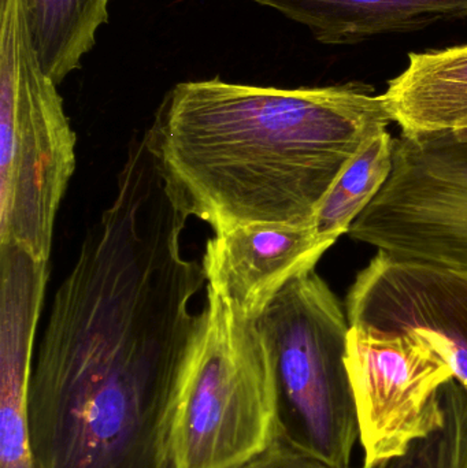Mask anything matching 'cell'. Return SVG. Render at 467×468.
Here are the masks:
<instances>
[{
    "instance_id": "cell-13",
    "label": "cell",
    "mask_w": 467,
    "mask_h": 468,
    "mask_svg": "<svg viewBox=\"0 0 467 468\" xmlns=\"http://www.w3.org/2000/svg\"><path fill=\"white\" fill-rule=\"evenodd\" d=\"M38 59L60 84L81 65L96 43V32L109 22L110 0H27Z\"/></svg>"
},
{
    "instance_id": "cell-12",
    "label": "cell",
    "mask_w": 467,
    "mask_h": 468,
    "mask_svg": "<svg viewBox=\"0 0 467 468\" xmlns=\"http://www.w3.org/2000/svg\"><path fill=\"white\" fill-rule=\"evenodd\" d=\"M403 134L441 133L467 120V44L411 52L408 68L383 93Z\"/></svg>"
},
{
    "instance_id": "cell-7",
    "label": "cell",
    "mask_w": 467,
    "mask_h": 468,
    "mask_svg": "<svg viewBox=\"0 0 467 468\" xmlns=\"http://www.w3.org/2000/svg\"><path fill=\"white\" fill-rule=\"evenodd\" d=\"M345 366L364 464L405 455L443 425L441 390L454 371L421 338L351 326Z\"/></svg>"
},
{
    "instance_id": "cell-1",
    "label": "cell",
    "mask_w": 467,
    "mask_h": 468,
    "mask_svg": "<svg viewBox=\"0 0 467 468\" xmlns=\"http://www.w3.org/2000/svg\"><path fill=\"white\" fill-rule=\"evenodd\" d=\"M186 219L164 197L122 191L85 234L33 366L37 468H172L170 417L206 282L181 250Z\"/></svg>"
},
{
    "instance_id": "cell-2",
    "label": "cell",
    "mask_w": 467,
    "mask_h": 468,
    "mask_svg": "<svg viewBox=\"0 0 467 468\" xmlns=\"http://www.w3.org/2000/svg\"><path fill=\"white\" fill-rule=\"evenodd\" d=\"M389 122L383 95L358 84L213 79L175 84L143 136L173 202L221 233L314 225L334 181Z\"/></svg>"
},
{
    "instance_id": "cell-9",
    "label": "cell",
    "mask_w": 467,
    "mask_h": 468,
    "mask_svg": "<svg viewBox=\"0 0 467 468\" xmlns=\"http://www.w3.org/2000/svg\"><path fill=\"white\" fill-rule=\"evenodd\" d=\"M334 245L314 225H246L214 233L200 263L207 289L244 318L258 321L281 289L313 271Z\"/></svg>"
},
{
    "instance_id": "cell-15",
    "label": "cell",
    "mask_w": 467,
    "mask_h": 468,
    "mask_svg": "<svg viewBox=\"0 0 467 468\" xmlns=\"http://www.w3.org/2000/svg\"><path fill=\"white\" fill-rule=\"evenodd\" d=\"M443 425L409 448L405 455L362 468H467V390L451 379L441 390Z\"/></svg>"
},
{
    "instance_id": "cell-14",
    "label": "cell",
    "mask_w": 467,
    "mask_h": 468,
    "mask_svg": "<svg viewBox=\"0 0 467 468\" xmlns=\"http://www.w3.org/2000/svg\"><path fill=\"white\" fill-rule=\"evenodd\" d=\"M394 143L388 129L376 134L343 170L315 216L321 239L334 244L375 200L391 176Z\"/></svg>"
},
{
    "instance_id": "cell-4",
    "label": "cell",
    "mask_w": 467,
    "mask_h": 468,
    "mask_svg": "<svg viewBox=\"0 0 467 468\" xmlns=\"http://www.w3.org/2000/svg\"><path fill=\"white\" fill-rule=\"evenodd\" d=\"M203 326L175 396L172 468H230L279 439L273 355L254 319L206 288Z\"/></svg>"
},
{
    "instance_id": "cell-5",
    "label": "cell",
    "mask_w": 467,
    "mask_h": 468,
    "mask_svg": "<svg viewBox=\"0 0 467 468\" xmlns=\"http://www.w3.org/2000/svg\"><path fill=\"white\" fill-rule=\"evenodd\" d=\"M257 322L273 355L280 439L328 466L350 467L359 428L345 366L351 324L339 297L313 270L285 285Z\"/></svg>"
},
{
    "instance_id": "cell-10",
    "label": "cell",
    "mask_w": 467,
    "mask_h": 468,
    "mask_svg": "<svg viewBox=\"0 0 467 468\" xmlns=\"http://www.w3.org/2000/svg\"><path fill=\"white\" fill-rule=\"evenodd\" d=\"M0 269V468H37L29 395L48 266L13 256Z\"/></svg>"
},
{
    "instance_id": "cell-3",
    "label": "cell",
    "mask_w": 467,
    "mask_h": 468,
    "mask_svg": "<svg viewBox=\"0 0 467 468\" xmlns=\"http://www.w3.org/2000/svg\"><path fill=\"white\" fill-rule=\"evenodd\" d=\"M33 40L27 0H0V245L48 261L77 136Z\"/></svg>"
},
{
    "instance_id": "cell-11",
    "label": "cell",
    "mask_w": 467,
    "mask_h": 468,
    "mask_svg": "<svg viewBox=\"0 0 467 468\" xmlns=\"http://www.w3.org/2000/svg\"><path fill=\"white\" fill-rule=\"evenodd\" d=\"M309 27L324 44H354L465 18L467 0H252Z\"/></svg>"
},
{
    "instance_id": "cell-17",
    "label": "cell",
    "mask_w": 467,
    "mask_h": 468,
    "mask_svg": "<svg viewBox=\"0 0 467 468\" xmlns=\"http://www.w3.org/2000/svg\"><path fill=\"white\" fill-rule=\"evenodd\" d=\"M449 132L454 139L460 140V142H467V120L463 121L462 123H460L457 128Z\"/></svg>"
},
{
    "instance_id": "cell-6",
    "label": "cell",
    "mask_w": 467,
    "mask_h": 468,
    "mask_svg": "<svg viewBox=\"0 0 467 468\" xmlns=\"http://www.w3.org/2000/svg\"><path fill=\"white\" fill-rule=\"evenodd\" d=\"M348 236L397 261L467 272V142L400 134L388 181Z\"/></svg>"
},
{
    "instance_id": "cell-8",
    "label": "cell",
    "mask_w": 467,
    "mask_h": 468,
    "mask_svg": "<svg viewBox=\"0 0 467 468\" xmlns=\"http://www.w3.org/2000/svg\"><path fill=\"white\" fill-rule=\"evenodd\" d=\"M345 307L351 326L413 335L430 344L467 390V272L377 252L356 275Z\"/></svg>"
},
{
    "instance_id": "cell-16",
    "label": "cell",
    "mask_w": 467,
    "mask_h": 468,
    "mask_svg": "<svg viewBox=\"0 0 467 468\" xmlns=\"http://www.w3.org/2000/svg\"><path fill=\"white\" fill-rule=\"evenodd\" d=\"M230 468H334L277 439L271 447L249 461ZM350 468V467H347Z\"/></svg>"
}]
</instances>
